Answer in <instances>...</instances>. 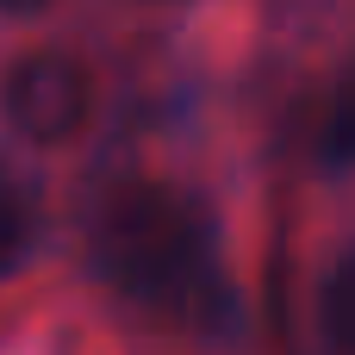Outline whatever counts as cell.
Masks as SVG:
<instances>
[{"mask_svg":"<svg viewBox=\"0 0 355 355\" xmlns=\"http://www.w3.org/2000/svg\"><path fill=\"white\" fill-rule=\"evenodd\" d=\"M0 119L25 144H75L94 119V75L62 50H31L0 69Z\"/></svg>","mask_w":355,"mask_h":355,"instance_id":"7a4b0ae2","label":"cell"},{"mask_svg":"<svg viewBox=\"0 0 355 355\" xmlns=\"http://www.w3.org/2000/svg\"><path fill=\"white\" fill-rule=\"evenodd\" d=\"M312 144L331 156V162H355V69L324 94L318 119H312Z\"/></svg>","mask_w":355,"mask_h":355,"instance_id":"5b68a950","label":"cell"},{"mask_svg":"<svg viewBox=\"0 0 355 355\" xmlns=\"http://www.w3.org/2000/svg\"><path fill=\"white\" fill-rule=\"evenodd\" d=\"M31 237H37V206H31L25 181L0 162V275H12L31 256Z\"/></svg>","mask_w":355,"mask_h":355,"instance_id":"3957f363","label":"cell"},{"mask_svg":"<svg viewBox=\"0 0 355 355\" xmlns=\"http://www.w3.org/2000/svg\"><path fill=\"white\" fill-rule=\"evenodd\" d=\"M318 331H324V349H331V355H355V250L324 275V293H318Z\"/></svg>","mask_w":355,"mask_h":355,"instance_id":"277c9868","label":"cell"},{"mask_svg":"<svg viewBox=\"0 0 355 355\" xmlns=\"http://www.w3.org/2000/svg\"><path fill=\"white\" fill-rule=\"evenodd\" d=\"M87 256L106 275V287H119L125 300L175 318V324H193V331L231 324L212 218L193 193H181L168 181L112 187L87 225Z\"/></svg>","mask_w":355,"mask_h":355,"instance_id":"6da1fadb","label":"cell"},{"mask_svg":"<svg viewBox=\"0 0 355 355\" xmlns=\"http://www.w3.org/2000/svg\"><path fill=\"white\" fill-rule=\"evenodd\" d=\"M37 6H50V0H0V12H37Z\"/></svg>","mask_w":355,"mask_h":355,"instance_id":"8992f818","label":"cell"}]
</instances>
